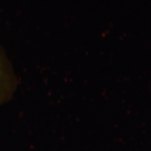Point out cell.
Instances as JSON below:
<instances>
[{
    "mask_svg": "<svg viewBox=\"0 0 151 151\" xmlns=\"http://www.w3.org/2000/svg\"><path fill=\"white\" fill-rule=\"evenodd\" d=\"M16 88V76L9 60L0 47V105L10 100Z\"/></svg>",
    "mask_w": 151,
    "mask_h": 151,
    "instance_id": "obj_1",
    "label": "cell"
}]
</instances>
